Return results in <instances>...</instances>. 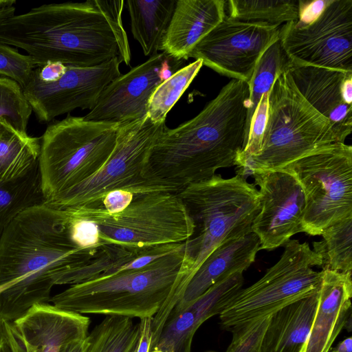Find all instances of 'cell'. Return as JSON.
<instances>
[{"label": "cell", "mask_w": 352, "mask_h": 352, "mask_svg": "<svg viewBox=\"0 0 352 352\" xmlns=\"http://www.w3.org/2000/svg\"><path fill=\"white\" fill-rule=\"evenodd\" d=\"M122 0L43 4L0 25V42L27 52L36 67L58 62L93 67L131 55L122 22Z\"/></svg>", "instance_id": "cell-1"}, {"label": "cell", "mask_w": 352, "mask_h": 352, "mask_svg": "<svg viewBox=\"0 0 352 352\" xmlns=\"http://www.w3.org/2000/svg\"><path fill=\"white\" fill-rule=\"evenodd\" d=\"M99 247L76 245L63 210L46 202L19 213L0 238V318L12 322L34 305L50 302L62 274Z\"/></svg>", "instance_id": "cell-2"}, {"label": "cell", "mask_w": 352, "mask_h": 352, "mask_svg": "<svg viewBox=\"0 0 352 352\" xmlns=\"http://www.w3.org/2000/svg\"><path fill=\"white\" fill-rule=\"evenodd\" d=\"M248 83L232 79L191 120L166 126L151 149L145 177L179 192L236 166L246 144Z\"/></svg>", "instance_id": "cell-3"}, {"label": "cell", "mask_w": 352, "mask_h": 352, "mask_svg": "<svg viewBox=\"0 0 352 352\" xmlns=\"http://www.w3.org/2000/svg\"><path fill=\"white\" fill-rule=\"evenodd\" d=\"M192 264L185 242L146 265L70 285L51 297L55 307L80 314L153 318L164 322L182 298Z\"/></svg>", "instance_id": "cell-4"}, {"label": "cell", "mask_w": 352, "mask_h": 352, "mask_svg": "<svg viewBox=\"0 0 352 352\" xmlns=\"http://www.w3.org/2000/svg\"><path fill=\"white\" fill-rule=\"evenodd\" d=\"M177 194L195 225L193 235L185 241L192 263L189 282L216 248L252 232L260 210V197L258 190L241 173L227 179L216 174Z\"/></svg>", "instance_id": "cell-5"}, {"label": "cell", "mask_w": 352, "mask_h": 352, "mask_svg": "<svg viewBox=\"0 0 352 352\" xmlns=\"http://www.w3.org/2000/svg\"><path fill=\"white\" fill-rule=\"evenodd\" d=\"M336 143L329 121L300 94L287 70L276 77L269 92L261 149L240 173L280 170Z\"/></svg>", "instance_id": "cell-6"}, {"label": "cell", "mask_w": 352, "mask_h": 352, "mask_svg": "<svg viewBox=\"0 0 352 352\" xmlns=\"http://www.w3.org/2000/svg\"><path fill=\"white\" fill-rule=\"evenodd\" d=\"M119 124L68 116L46 128L38 160L45 202L87 180L105 164Z\"/></svg>", "instance_id": "cell-7"}, {"label": "cell", "mask_w": 352, "mask_h": 352, "mask_svg": "<svg viewBox=\"0 0 352 352\" xmlns=\"http://www.w3.org/2000/svg\"><path fill=\"white\" fill-rule=\"evenodd\" d=\"M72 217L94 223L102 245L124 244L144 248L185 242L195 225L176 192L155 191L136 195L122 211L109 213L102 208L62 209Z\"/></svg>", "instance_id": "cell-8"}, {"label": "cell", "mask_w": 352, "mask_h": 352, "mask_svg": "<svg viewBox=\"0 0 352 352\" xmlns=\"http://www.w3.org/2000/svg\"><path fill=\"white\" fill-rule=\"evenodd\" d=\"M279 260L256 282L239 289L219 314L220 324L234 327L269 317L281 308L318 291L322 272L320 254L308 243L289 239Z\"/></svg>", "instance_id": "cell-9"}, {"label": "cell", "mask_w": 352, "mask_h": 352, "mask_svg": "<svg viewBox=\"0 0 352 352\" xmlns=\"http://www.w3.org/2000/svg\"><path fill=\"white\" fill-rule=\"evenodd\" d=\"M165 126V122H154L147 116L119 124L115 148L100 170L46 203L58 209L99 208L103 197L114 190H128L135 195L173 192L145 177L151 149Z\"/></svg>", "instance_id": "cell-10"}, {"label": "cell", "mask_w": 352, "mask_h": 352, "mask_svg": "<svg viewBox=\"0 0 352 352\" xmlns=\"http://www.w3.org/2000/svg\"><path fill=\"white\" fill-rule=\"evenodd\" d=\"M283 169L297 179L305 197L302 232L320 235L329 226L352 216V147L336 143Z\"/></svg>", "instance_id": "cell-11"}, {"label": "cell", "mask_w": 352, "mask_h": 352, "mask_svg": "<svg viewBox=\"0 0 352 352\" xmlns=\"http://www.w3.org/2000/svg\"><path fill=\"white\" fill-rule=\"evenodd\" d=\"M279 38L294 65L352 72V0H329L312 21L282 25Z\"/></svg>", "instance_id": "cell-12"}, {"label": "cell", "mask_w": 352, "mask_h": 352, "mask_svg": "<svg viewBox=\"0 0 352 352\" xmlns=\"http://www.w3.org/2000/svg\"><path fill=\"white\" fill-rule=\"evenodd\" d=\"M280 26L225 19L193 48L189 58L217 73L250 82L265 51L279 38Z\"/></svg>", "instance_id": "cell-13"}, {"label": "cell", "mask_w": 352, "mask_h": 352, "mask_svg": "<svg viewBox=\"0 0 352 352\" xmlns=\"http://www.w3.org/2000/svg\"><path fill=\"white\" fill-rule=\"evenodd\" d=\"M121 63L116 57L93 67L66 65L65 73L51 82L32 75L23 91L38 121L47 123L78 108L91 110L105 87L121 75Z\"/></svg>", "instance_id": "cell-14"}, {"label": "cell", "mask_w": 352, "mask_h": 352, "mask_svg": "<svg viewBox=\"0 0 352 352\" xmlns=\"http://www.w3.org/2000/svg\"><path fill=\"white\" fill-rule=\"evenodd\" d=\"M250 174L259 186L260 197V210L252 232L259 239V250H272L302 232L305 194L297 179L285 169L254 170Z\"/></svg>", "instance_id": "cell-15"}, {"label": "cell", "mask_w": 352, "mask_h": 352, "mask_svg": "<svg viewBox=\"0 0 352 352\" xmlns=\"http://www.w3.org/2000/svg\"><path fill=\"white\" fill-rule=\"evenodd\" d=\"M164 52L112 80L102 92L86 120L122 124L147 116L150 97L155 88L183 63Z\"/></svg>", "instance_id": "cell-16"}, {"label": "cell", "mask_w": 352, "mask_h": 352, "mask_svg": "<svg viewBox=\"0 0 352 352\" xmlns=\"http://www.w3.org/2000/svg\"><path fill=\"white\" fill-rule=\"evenodd\" d=\"M12 324L25 352H59L87 336L90 319L47 302L34 305Z\"/></svg>", "instance_id": "cell-17"}, {"label": "cell", "mask_w": 352, "mask_h": 352, "mask_svg": "<svg viewBox=\"0 0 352 352\" xmlns=\"http://www.w3.org/2000/svg\"><path fill=\"white\" fill-rule=\"evenodd\" d=\"M243 273L237 272L217 282L182 309H173L166 318L151 350L191 352L193 336L208 319L219 315L226 302L241 289Z\"/></svg>", "instance_id": "cell-18"}, {"label": "cell", "mask_w": 352, "mask_h": 352, "mask_svg": "<svg viewBox=\"0 0 352 352\" xmlns=\"http://www.w3.org/2000/svg\"><path fill=\"white\" fill-rule=\"evenodd\" d=\"M322 272L316 311L300 352H328L343 329L351 330V273Z\"/></svg>", "instance_id": "cell-19"}, {"label": "cell", "mask_w": 352, "mask_h": 352, "mask_svg": "<svg viewBox=\"0 0 352 352\" xmlns=\"http://www.w3.org/2000/svg\"><path fill=\"white\" fill-rule=\"evenodd\" d=\"M288 72L300 94L329 121L338 142L344 143L352 131V105L344 102L342 94L349 72L294 65Z\"/></svg>", "instance_id": "cell-20"}, {"label": "cell", "mask_w": 352, "mask_h": 352, "mask_svg": "<svg viewBox=\"0 0 352 352\" xmlns=\"http://www.w3.org/2000/svg\"><path fill=\"white\" fill-rule=\"evenodd\" d=\"M224 0H177L159 50L179 60L226 17Z\"/></svg>", "instance_id": "cell-21"}, {"label": "cell", "mask_w": 352, "mask_h": 352, "mask_svg": "<svg viewBox=\"0 0 352 352\" xmlns=\"http://www.w3.org/2000/svg\"><path fill=\"white\" fill-rule=\"evenodd\" d=\"M259 248V239L253 232L219 246L193 274L173 309H184L217 282L233 274L243 273L254 262Z\"/></svg>", "instance_id": "cell-22"}, {"label": "cell", "mask_w": 352, "mask_h": 352, "mask_svg": "<svg viewBox=\"0 0 352 352\" xmlns=\"http://www.w3.org/2000/svg\"><path fill=\"white\" fill-rule=\"evenodd\" d=\"M318 302V290L271 315L261 352H300L308 338Z\"/></svg>", "instance_id": "cell-23"}, {"label": "cell", "mask_w": 352, "mask_h": 352, "mask_svg": "<svg viewBox=\"0 0 352 352\" xmlns=\"http://www.w3.org/2000/svg\"><path fill=\"white\" fill-rule=\"evenodd\" d=\"M153 247L138 248L118 243L100 245L91 258L66 271L57 285H72L133 270L136 262Z\"/></svg>", "instance_id": "cell-24"}, {"label": "cell", "mask_w": 352, "mask_h": 352, "mask_svg": "<svg viewBox=\"0 0 352 352\" xmlns=\"http://www.w3.org/2000/svg\"><path fill=\"white\" fill-rule=\"evenodd\" d=\"M177 0H127L133 38L145 56L157 53L173 16Z\"/></svg>", "instance_id": "cell-25"}, {"label": "cell", "mask_w": 352, "mask_h": 352, "mask_svg": "<svg viewBox=\"0 0 352 352\" xmlns=\"http://www.w3.org/2000/svg\"><path fill=\"white\" fill-rule=\"evenodd\" d=\"M41 137H32L0 122V182L27 175L38 164Z\"/></svg>", "instance_id": "cell-26"}, {"label": "cell", "mask_w": 352, "mask_h": 352, "mask_svg": "<svg viewBox=\"0 0 352 352\" xmlns=\"http://www.w3.org/2000/svg\"><path fill=\"white\" fill-rule=\"evenodd\" d=\"M44 202L38 164L23 177L0 182V238L19 213Z\"/></svg>", "instance_id": "cell-27"}, {"label": "cell", "mask_w": 352, "mask_h": 352, "mask_svg": "<svg viewBox=\"0 0 352 352\" xmlns=\"http://www.w3.org/2000/svg\"><path fill=\"white\" fill-rule=\"evenodd\" d=\"M229 19L281 26L299 19L300 0H230Z\"/></svg>", "instance_id": "cell-28"}, {"label": "cell", "mask_w": 352, "mask_h": 352, "mask_svg": "<svg viewBox=\"0 0 352 352\" xmlns=\"http://www.w3.org/2000/svg\"><path fill=\"white\" fill-rule=\"evenodd\" d=\"M292 65L293 63L285 52L280 38L274 42L258 60L248 83L246 142L252 117L261 97L270 92L276 77L287 71Z\"/></svg>", "instance_id": "cell-29"}, {"label": "cell", "mask_w": 352, "mask_h": 352, "mask_svg": "<svg viewBox=\"0 0 352 352\" xmlns=\"http://www.w3.org/2000/svg\"><path fill=\"white\" fill-rule=\"evenodd\" d=\"M138 325L129 317L106 316L85 339L83 352H132Z\"/></svg>", "instance_id": "cell-30"}, {"label": "cell", "mask_w": 352, "mask_h": 352, "mask_svg": "<svg viewBox=\"0 0 352 352\" xmlns=\"http://www.w3.org/2000/svg\"><path fill=\"white\" fill-rule=\"evenodd\" d=\"M322 240L314 242V250L321 255L322 270L342 273L352 270V216L327 227Z\"/></svg>", "instance_id": "cell-31"}, {"label": "cell", "mask_w": 352, "mask_h": 352, "mask_svg": "<svg viewBox=\"0 0 352 352\" xmlns=\"http://www.w3.org/2000/svg\"><path fill=\"white\" fill-rule=\"evenodd\" d=\"M203 63L197 59L176 71L154 90L148 104L147 116L154 122H165L168 113L174 107L196 77Z\"/></svg>", "instance_id": "cell-32"}, {"label": "cell", "mask_w": 352, "mask_h": 352, "mask_svg": "<svg viewBox=\"0 0 352 352\" xmlns=\"http://www.w3.org/2000/svg\"><path fill=\"white\" fill-rule=\"evenodd\" d=\"M32 112L21 86L12 79L0 77V122L27 133Z\"/></svg>", "instance_id": "cell-33"}, {"label": "cell", "mask_w": 352, "mask_h": 352, "mask_svg": "<svg viewBox=\"0 0 352 352\" xmlns=\"http://www.w3.org/2000/svg\"><path fill=\"white\" fill-rule=\"evenodd\" d=\"M36 65L28 55L0 42V74L17 82L22 89L30 80Z\"/></svg>", "instance_id": "cell-34"}, {"label": "cell", "mask_w": 352, "mask_h": 352, "mask_svg": "<svg viewBox=\"0 0 352 352\" xmlns=\"http://www.w3.org/2000/svg\"><path fill=\"white\" fill-rule=\"evenodd\" d=\"M269 317L236 327L230 330L232 338L226 352H261Z\"/></svg>", "instance_id": "cell-35"}, {"label": "cell", "mask_w": 352, "mask_h": 352, "mask_svg": "<svg viewBox=\"0 0 352 352\" xmlns=\"http://www.w3.org/2000/svg\"><path fill=\"white\" fill-rule=\"evenodd\" d=\"M268 95L269 93L261 97L252 117L246 144L236 162V166L240 169L244 167L250 157L256 155L261 149L267 122Z\"/></svg>", "instance_id": "cell-36"}, {"label": "cell", "mask_w": 352, "mask_h": 352, "mask_svg": "<svg viewBox=\"0 0 352 352\" xmlns=\"http://www.w3.org/2000/svg\"><path fill=\"white\" fill-rule=\"evenodd\" d=\"M64 212V210H63ZM72 241L82 248L102 245L96 226L85 219L69 216L64 212Z\"/></svg>", "instance_id": "cell-37"}, {"label": "cell", "mask_w": 352, "mask_h": 352, "mask_svg": "<svg viewBox=\"0 0 352 352\" xmlns=\"http://www.w3.org/2000/svg\"><path fill=\"white\" fill-rule=\"evenodd\" d=\"M136 195L128 190H114L103 197L99 208L111 214L120 212L132 202Z\"/></svg>", "instance_id": "cell-38"}, {"label": "cell", "mask_w": 352, "mask_h": 352, "mask_svg": "<svg viewBox=\"0 0 352 352\" xmlns=\"http://www.w3.org/2000/svg\"><path fill=\"white\" fill-rule=\"evenodd\" d=\"M0 352H25L11 322L0 318Z\"/></svg>", "instance_id": "cell-39"}, {"label": "cell", "mask_w": 352, "mask_h": 352, "mask_svg": "<svg viewBox=\"0 0 352 352\" xmlns=\"http://www.w3.org/2000/svg\"><path fill=\"white\" fill-rule=\"evenodd\" d=\"M66 67L61 63H47L36 67L32 75L43 82H51L58 79L65 73Z\"/></svg>", "instance_id": "cell-40"}, {"label": "cell", "mask_w": 352, "mask_h": 352, "mask_svg": "<svg viewBox=\"0 0 352 352\" xmlns=\"http://www.w3.org/2000/svg\"><path fill=\"white\" fill-rule=\"evenodd\" d=\"M152 318L140 320L138 325V338L132 352H149L151 351Z\"/></svg>", "instance_id": "cell-41"}, {"label": "cell", "mask_w": 352, "mask_h": 352, "mask_svg": "<svg viewBox=\"0 0 352 352\" xmlns=\"http://www.w3.org/2000/svg\"><path fill=\"white\" fill-rule=\"evenodd\" d=\"M342 94L344 102L352 105V72L346 74L342 87Z\"/></svg>", "instance_id": "cell-42"}, {"label": "cell", "mask_w": 352, "mask_h": 352, "mask_svg": "<svg viewBox=\"0 0 352 352\" xmlns=\"http://www.w3.org/2000/svg\"><path fill=\"white\" fill-rule=\"evenodd\" d=\"M85 339L77 340L64 344L59 352H83Z\"/></svg>", "instance_id": "cell-43"}, {"label": "cell", "mask_w": 352, "mask_h": 352, "mask_svg": "<svg viewBox=\"0 0 352 352\" xmlns=\"http://www.w3.org/2000/svg\"><path fill=\"white\" fill-rule=\"evenodd\" d=\"M328 352H352V338L344 339L335 347H331Z\"/></svg>", "instance_id": "cell-44"}, {"label": "cell", "mask_w": 352, "mask_h": 352, "mask_svg": "<svg viewBox=\"0 0 352 352\" xmlns=\"http://www.w3.org/2000/svg\"><path fill=\"white\" fill-rule=\"evenodd\" d=\"M15 13V7L14 6L0 7V25L4 21L13 16Z\"/></svg>", "instance_id": "cell-45"}, {"label": "cell", "mask_w": 352, "mask_h": 352, "mask_svg": "<svg viewBox=\"0 0 352 352\" xmlns=\"http://www.w3.org/2000/svg\"><path fill=\"white\" fill-rule=\"evenodd\" d=\"M149 352H164V351H162L159 349H153V350L150 351Z\"/></svg>", "instance_id": "cell-46"}]
</instances>
